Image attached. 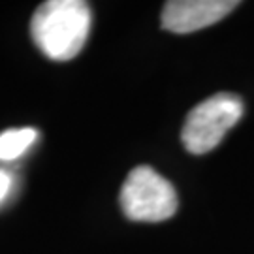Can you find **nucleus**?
Masks as SVG:
<instances>
[{"label": "nucleus", "instance_id": "nucleus-2", "mask_svg": "<svg viewBox=\"0 0 254 254\" xmlns=\"http://www.w3.org/2000/svg\"><path fill=\"white\" fill-rule=\"evenodd\" d=\"M243 117V100L220 92L200 102L189 113L183 125L181 139L185 149L192 154H205L213 151L228 134V130L236 127Z\"/></svg>", "mask_w": 254, "mask_h": 254}, {"label": "nucleus", "instance_id": "nucleus-4", "mask_svg": "<svg viewBox=\"0 0 254 254\" xmlns=\"http://www.w3.org/2000/svg\"><path fill=\"white\" fill-rule=\"evenodd\" d=\"M239 6L236 0H170L162 8V28L175 34H189L211 27Z\"/></svg>", "mask_w": 254, "mask_h": 254}, {"label": "nucleus", "instance_id": "nucleus-3", "mask_svg": "<svg viewBox=\"0 0 254 254\" xmlns=\"http://www.w3.org/2000/svg\"><path fill=\"white\" fill-rule=\"evenodd\" d=\"M177 192L168 179L149 166H137L128 173L121 190V207L130 220L162 222L175 215Z\"/></svg>", "mask_w": 254, "mask_h": 254}, {"label": "nucleus", "instance_id": "nucleus-5", "mask_svg": "<svg viewBox=\"0 0 254 254\" xmlns=\"http://www.w3.org/2000/svg\"><path fill=\"white\" fill-rule=\"evenodd\" d=\"M34 128H9L0 134V160H15L36 141Z\"/></svg>", "mask_w": 254, "mask_h": 254}, {"label": "nucleus", "instance_id": "nucleus-1", "mask_svg": "<svg viewBox=\"0 0 254 254\" xmlns=\"http://www.w3.org/2000/svg\"><path fill=\"white\" fill-rule=\"evenodd\" d=\"M32 40L53 61L77 57L91 32V8L83 0H47L30 23Z\"/></svg>", "mask_w": 254, "mask_h": 254}, {"label": "nucleus", "instance_id": "nucleus-6", "mask_svg": "<svg viewBox=\"0 0 254 254\" xmlns=\"http://www.w3.org/2000/svg\"><path fill=\"white\" fill-rule=\"evenodd\" d=\"M9 187H11V177H9L6 172H2V170H0V201L8 196Z\"/></svg>", "mask_w": 254, "mask_h": 254}]
</instances>
